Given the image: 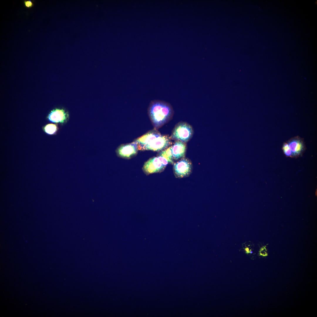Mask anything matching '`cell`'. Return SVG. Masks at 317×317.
I'll return each mask as SVG.
<instances>
[{
  "mask_svg": "<svg viewBox=\"0 0 317 317\" xmlns=\"http://www.w3.org/2000/svg\"><path fill=\"white\" fill-rule=\"evenodd\" d=\"M266 251L267 250L266 248V246H264L262 247L260 249V254L261 255L263 256H266L267 254Z\"/></svg>",
  "mask_w": 317,
  "mask_h": 317,
  "instance_id": "14",
  "label": "cell"
},
{
  "mask_svg": "<svg viewBox=\"0 0 317 317\" xmlns=\"http://www.w3.org/2000/svg\"><path fill=\"white\" fill-rule=\"evenodd\" d=\"M167 160L161 156L152 157L145 162L143 170L146 175L163 171L168 163Z\"/></svg>",
  "mask_w": 317,
  "mask_h": 317,
  "instance_id": "4",
  "label": "cell"
},
{
  "mask_svg": "<svg viewBox=\"0 0 317 317\" xmlns=\"http://www.w3.org/2000/svg\"><path fill=\"white\" fill-rule=\"evenodd\" d=\"M292 152L293 156L300 155L304 149V142L302 139L298 137L293 138L287 142Z\"/></svg>",
  "mask_w": 317,
  "mask_h": 317,
  "instance_id": "8",
  "label": "cell"
},
{
  "mask_svg": "<svg viewBox=\"0 0 317 317\" xmlns=\"http://www.w3.org/2000/svg\"><path fill=\"white\" fill-rule=\"evenodd\" d=\"M58 127L57 125L53 124H49L46 125L43 127L44 131L47 134L50 135L55 134L58 131Z\"/></svg>",
  "mask_w": 317,
  "mask_h": 317,
  "instance_id": "11",
  "label": "cell"
},
{
  "mask_svg": "<svg viewBox=\"0 0 317 317\" xmlns=\"http://www.w3.org/2000/svg\"><path fill=\"white\" fill-rule=\"evenodd\" d=\"M51 122L61 124L66 123L69 118L68 112L63 108H55L52 110L48 117Z\"/></svg>",
  "mask_w": 317,
  "mask_h": 317,
  "instance_id": "7",
  "label": "cell"
},
{
  "mask_svg": "<svg viewBox=\"0 0 317 317\" xmlns=\"http://www.w3.org/2000/svg\"><path fill=\"white\" fill-rule=\"evenodd\" d=\"M148 113L155 129L161 127L171 119L174 111L171 105L164 101H151L148 107Z\"/></svg>",
  "mask_w": 317,
  "mask_h": 317,
  "instance_id": "2",
  "label": "cell"
},
{
  "mask_svg": "<svg viewBox=\"0 0 317 317\" xmlns=\"http://www.w3.org/2000/svg\"><path fill=\"white\" fill-rule=\"evenodd\" d=\"M192 169V163L187 158H183L173 164L174 173L175 176L178 178L188 176L191 173Z\"/></svg>",
  "mask_w": 317,
  "mask_h": 317,
  "instance_id": "5",
  "label": "cell"
},
{
  "mask_svg": "<svg viewBox=\"0 0 317 317\" xmlns=\"http://www.w3.org/2000/svg\"><path fill=\"white\" fill-rule=\"evenodd\" d=\"M158 156H161L165 158L168 163H173V159L171 151V146L162 151L158 154Z\"/></svg>",
  "mask_w": 317,
  "mask_h": 317,
  "instance_id": "10",
  "label": "cell"
},
{
  "mask_svg": "<svg viewBox=\"0 0 317 317\" xmlns=\"http://www.w3.org/2000/svg\"><path fill=\"white\" fill-rule=\"evenodd\" d=\"M282 149L285 155L287 156H293L292 153L287 143H284Z\"/></svg>",
  "mask_w": 317,
  "mask_h": 317,
  "instance_id": "12",
  "label": "cell"
},
{
  "mask_svg": "<svg viewBox=\"0 0 317 317\" xmlns=\"http://www.w3.org/2000/svg\"><path fill=\"white\" fill-rule=\"evenodd\" d=\"M138 145V150L162 151L172 144L170 137L162 135L156 129L148 131L135 140Z\"/></svg>",
  "mask_w": 317,
  "mask_h": 317,
  "instance_id": "1",
  "label": "cell"
},
{
  "mask_svg": "<svg viewBox=\"0 0 317 317\" xmlns=\"http://www.w3.org/2000/svg\"><path fill=\"white\" fill-rule=\"evenodd\" d=\"M138 150L137 143L134 142L120 146L116 150L117 155L120 157L129 159L136 155Z\"/></svg>",
  "mask_w": 317,
  "mask_h": 317,
  "instance_id": "6",
  "label": "cell"
},
{
  "mask_svg": "<svg viewBox=\"0 0 317 317\" xmlns=\"http://www.w3.org/2000/svg\"><path fill=\"white\" fill-rule=\"evenodd\" d=\"M23 4L26 8L28 9L31 8L34 6V1L31 0H25L23 1Z\"/></svg>",
  "mask_w": 317,
  "mask_h": 317,
  "instance_id": "13",
  "label": "cell"
},
{
  "mask_svg": "<svg viewBox=\"0 0 317 317\" xmlns=\"http://www.w3.org/2000/svg\"><path fill=\"white\" fill-rule=\"evenodd\" d=\"M193 134V129L190 124L185 122H181L175 126L170 138L186 143L191 139Z\"/></svg>",
  "mask_w": 317,
  "mask_h": 317,
  "instance_id": "3",
  "label": "cell"
},
{
  "mask_svg": "<svg viewBox=\"0 0 317 317\" xmlns=\"http://www.w3.org/2000/svg\"><path fill=\"white\" fill-rule=\"evenodd\" d=\"M186 148V143L176 141L173 145L171 146V151L173 159L177 160L184 158Z\"/></svg>",
  "mask_w": 317,
  "mask_h": 317,
  "instance_id": "9",
  "label": "cell"
}]
</instances>
